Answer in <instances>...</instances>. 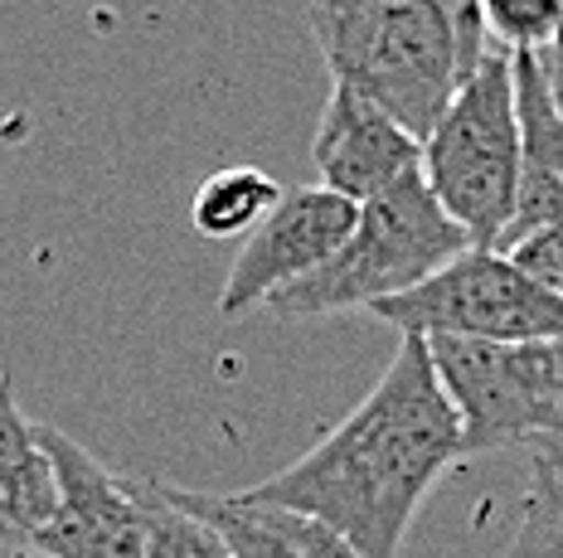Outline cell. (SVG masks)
Instances as JSON below:
<instances>
[{
    "mask_svg": "<svg viewBox=\"0 0 563 558\" xmlns=\"http://www.w3.org/2000/svg\"><path fill=\"white\" fill-rule=\"evenodd\" d=\"M170 495L190 515H199L205 525H214L224 534L233 558H360L331 525L301 515V510L253 500L249 491L209 495V491H180V486H170Z\"/></svg>",
    "mask_w": 563,
    "mask_h": 558,
    "instance_id": "8fae6325",
    "label": "cell"
},
{
    "mask_svg": "<svg viewBox=\"0 0 563 558\" xmlns=\"http://www.w3.org/2000/svg\"><path fill=\"white\" fill-rule=\"evenodd\" d=\"M472 248V234L438 204L428 180L408 176L389 194L360 204V219L335 258H325L316 272L287 282L267 297V311L282 321L340 316V311L379 306L389 297H404L422 287L432 272H442Z\"/></svg>",
    "mask_w": 563,
    "mask_h": 558,
    "instance_id": "3957f363",
    "label": "cell"
},
{
    "mask_svg": "<svg viewBox=\"0 0 563 558\" xmlns=\"http://www.w3.org/2000/svg\"><path fill=\"white\" fill-rule=\"evenodd\" d=\"M539 68H544V83H549V92H554V108L563 118V30L549 49H539Z\"/></svg>",
    "mask_w": 563,
    "mask_h": 558,
    "instance_id": "ac0fdd59",
    "label": "cell"
},
{
    "mask_svg": "<svg viewBox=\"0 0 563 558\" xmlns=\"http://www.w3.org/2000/svg\"><path fill=\"white\" fill-rule=\"evenodd\" d=\"M428 350L462 413V457L563 437V341L432 335Z\"/></svg>",
    "mask_w": 563,
    "mask_h": 558,
    "instance_id": "5b68a950",
    "label": "cell"
},
{
    "mask_svg": "<svg viewBox=\"0 0 563 558\" xmlns=\"http://www.w3.org/2000/svg\"><path fill=\"white\" fill-rule=\"evenodd\" d=\"M311 34L335 83L379 102L418 142L476 68L442 0H311Z\"/></svg>",
    "mask_w": 563,
    "mask_h": 558,
    "instance_id": "7a4b0ae2",
    "label": "cell"
},
{
    "mask_svg": "<svg viewBox=\"0 0 563 558\" xmlns=\"http://www.w3.org/2000/svg\"><path fill=\"white\" fill-rule=\"evenodd\" d=\"M355 219L360 204L325 190V185H301V190L282 194L277 209L253 228L233 258L224 292H219V316H243L253 306H267L273 292L316 272L325 258L340 253Z\"/></svg>",
    "mask_w": 563,
    "mask_h": 558,
    "instance_id": "ba28073f",
    "label": "cell"
},
{
    "mask_svg": "<svg viewBox=\"0 0 563 558\" xmlns=\"http://www.w3.org/2000/svg\"><path fill=\"white\" fill-rule=\"evenodd\" d=\"M462 457V413L428 335H398L379 383L301 461L249 486L253 500L331 525L360 558H398L432 481Z\"/></svg>",
    "mask_w": 563,
    "mask_h": 558,
    "instance_id": "6da1fadb",
    "label": "cell"
},
{
    "mask_svg": "<svg viewBox=\"0 0 563 558\" xmlns=\"http://www.w3.org/2000/svg\"><path fill=\"white\" fill-rule=\"evenodd\" d=\"M554 447H559V451H563V437H559V442H554Z\"/></svg>",
    "mask_w": 563,
    "mask_h": 558,
    "instance_id": "d6986e66",
    "label": "cell"
},
{
    "mask_svg": "<svg viewBox=\"0 0 563 558\" xmlns=\"http://www.w3.org/2000/svg\"><path fill=\"white\" fill-rule=\"evenodd\" d=\"M510 78L515 118H520V190H515V214L496 253H510L520 238L563 219V118L544 83L539 54H510Z\"/></svg>",
    "mask_w": 563,
    "mask_h": 558,
    "instance_id": "30bf717a",
    "label": "cell"
},
{
    "mask_svg": "<svg viewBox=\"0 0 563 558\" xmlns=\"http://www.w3.org/2000/svg\"><path fill=\"white\" fill-rule=\"evenodd\" d=\"M141 510H146V558H233L224 534L170 495L166 481H136Z\"/></svg>",
    "mask_w": 563,
    "mask_h": 558,
    "instance_id": "9a60e30c",
    "label": "cell"
},
{
    "mask_svg": "<svg viewBox=\"0 0 563 558\" xmlns=\"http://www.w3.org/2000/svg\"><path fill=\"white\" fill-rule=\"evenodd\" d=\"M398 335H462V341H563V297L534 282L496 248H466L422 287L369 306Z\"/></svg>",
    "mask_w": 563,
    "mask_h": 558,
    "instance_id": "8992f818",
    "label": "cell"
},
{
    "mask_svg": "<svg viewBox=\"0 0 563 558\" xmlns=\"http://www.w3.org/2000/svg\"><path fill=\"white\" fill-rule=\"evenodd\" d=\"M422 180L472 234V248H500L520 190V118L506 49H490L456 83L442 118L422 136Z\"/></svg>",
    "mask_w": 563,
    "mask_h": 558,
    "instance_id": "277c9868",
    "label": "cell"
},
{
    "mask_svg": "<svg viewBox=\"0 0 563 558\" xmlns=\"http://www.w3.org/2000/svg\"><path fill=\"white\" fill-rule=\"evenodd\" d=\"M54 467L40 447V427L20 413L15 383L0 369V544L34 554V534L54 515Z\"/></svg>",
    "mask_w": 563,
    "mask_h": 558,
    "instance_id": "7c38bea8",
    "label": "cell"
},
{
    "mask_svg": "<svg viewBox=\"0 0 563 558\" xmlns=\"http://www.w3.org/2000/svg\"><path fill=\"white\" fill-rule=\"evenodd\" d=\"M311 160L325 190L369 204L389 194L398 180L422 170V142L408 126H398L379 102L360 98L355 88L331 83L311 136Z\"/></svg>",
    "mask_w": 563,
    "mask_h": 558,
    "instance_id": "9c48e42d",
    "label": "cell"
},
{
    "mask_svg": "<svg viewBox=\"0 0 563 558\" xmlns=\"http://www.w3.org/2000/svg\"><path fill=\"white\" fill-rule=\"evenodd\" d=\"M282 190L267 170L257 166H229V170H214L195 194V234L205 238H239V234H253L267 214L277 209Z\"/></svg>",
    "mask_w": 563,
    "mask_h": 558,
    "instance_id": "4fadbf2b",
    "label": "cell"
},
{
    "mask_svg": "<svg viewBox=\"0 0 563 558\" xmlns=\"http://www.w3.org/2000/svg\"><path fill=\"white\" fill-rule=\"evenodd\" d=\"M530 491H525L520 529L500 558H563V451L554 442H534Z\"/></svg>",
    "mask_w": 563,
    "mask_h": 558,
    "instance_id": "5bb4252c",
    "label": "cell"
},
{
    "mask_svg": "<svg viewBox=\"0 0 563 558\" xmlns=\"http://www.w3.org/2000/svg\"><path fill=\"white\" fill-rule=\"evenodd\" d=\"M506 258H515L534 282H544L554 297H563V219L549 228H539L530 238H520Z\"/></svg>",
    "mask_w": 563,
    "mask_h": 558,
    "instance_id": "e0dca14e",
    "label": "cell"
},
{
    "mask_svg": "<svg viewBox=\"0 0 563 558\" xmlns=\"http://www.w3.org/2000/svg\"><path fill=\"white\" fill-rule=\"evenodd\" d=\"M40 427V447L54 467V515L34 534L40 558H146V510H141L136 476H117L98 457L58 433Z\"/></svg>",
    "mask_w": 563,
    "mask_h": 558,
    "instance_id": "52a82bcc",
    "label": "cell"
},
{
    "mask_svg": "<svg viewBox=\"0 0 563 558\" xmlns=\"http://www.w3.org/2000/svg\"><path fill=\"white\" fill-rule=\"evenodd\" d=\"M481 20H486V34L506 54H539L559 40L563 0H481Z\"/></svg>",
    "mask_w": 563,
    "mask_h": 558,
    "instance_id": "2e32d148",
    "label": "cell"
}]
</instances>
